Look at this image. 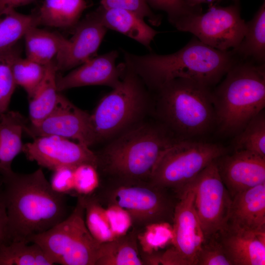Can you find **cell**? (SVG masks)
Returning a JSON list of instances; mask_svg holds the SVG:
<instances>
[{"mask_svg": "<svg viewBox=\"0 0 265 265\" xmlns=\"http://www.w3.org/2000/svg\"><path fill=\"white\" fill-rule=\"evenodd\" d=\"M212 89L193 80L177 78L155 90L163 126L180 139L208 132L216 125Z\"/></svg>", "mask_w": 265, "mask_h": 265, "instance_id": "5b68a950", "label": "cell"}, {"mask_svg": "<svg viewBox=\"0 0 265 265\" xmlns=\"http://www.w3.org/2000/svg\"><path fill=\"white\" fill-rule=\"evenodd\" d=\"M24 38L26 57L45 65L54 61L69 43L60 33L38 26L30 28Z\"/></svg>", "mask_w": 265, "mask_h": 265, "instance_id": "603a6c76", "label": "cell"}, {"mask_svg": "<svg viewBox=\"0 0 265 265\" xmlns=\"http://www.w3.org/2000/svg\"><path fill=\"white\" fill-rule=\"evenodd\" d=\"M149 6L165 12L169 22L174 26L178 23L191 14L202 12L201 6L191 7L185 0H146Z\"/></svg>", "mask_w": 265, "mask_h": 265, "instance_id": "e575fe53", "label": "cell"}, {"mask_svg": "<svg viewBox=\"0 0 265 265\" xmlns=\"http://www.w3.org/2000/svg\"><path fill=\"white\" fill-rule=\"evenodd\" d=\"M125 65L119 84L101 100L90 114L96 143L117 136L137 124L148 101L147 86Z\"/></svg>", "mask_w": 265, "mask_h": 265, "instance_id": "52a82bcc", "label": "cell"}, {"mask_svg": "<svg viewBox=\"0 0 265 265\" xmlns=\"http://www.w3.org/2000/svg\"><path fill=\"white\" fill-rule=\"evenodd\" d=\"M216 162L232 199L239 192L265 183V158L238 150L221 156Z\"/></svg>", "mask_w": 265, "mask_h": 265, "instance_id": "9a60e30c", "label": "cell"}, {"mask_svg": "<svg viewBox=\"0 0 265 265\" xmlns=\"http://www.w3.org/2000/svg\"><path fill=\"white\" fill-rule=\"evenodd\" d=\"M74 168L70 166H61L53 170L50 184L53 191L61 195L73 196Z\"/></svg>", "mask_w": 265, "mask_h": 265, "instance_id": "ab89813d", "label": "cell"}, {"mask_svg": "<svg viewBox=\"0 0 265 265\" xmlns=\"http://www.w3.org/2000/svg\"><path fill=\"white\" fill-rule=\"evenodd\" d=\"M6 208L1 189L0 180V247L12 242Z\"/></svg>", "mask_w": 265, "mask_h": 265, "instance_id": "60d3db41", "label": "cell"}, {"mask_svg": "<svg viewBox=\"0 0 265 265\" xmlns=\"http://www.w3.org/2000/svg\"><path fill=\"white\" fill-rule=\"evenodd\" d=\"M84 207L77 197L69 215L47 231L32 237L54 264L95 265L100 243L91 235L85 222Z\"/></svg>", "mask_w": 265, "mask_h": 265, "instance_id": "ba28073f", "label": "cell"}, {"mask_svg": "<svg viewBox=\"0 0 265 265\" xmlns=\"http://www.w3.org/2000/svg\"><path fill=\"white\" fill-rule=\"evenodd\" d=\"M227 153V149L219 144L178 139L163 153L149 182L178 197L203 169Z\"/></svg>", "mask_w": 265, "mask_h": 265, "instance_id": "9c48e42d", "label": "cell"}, {"mask_svg": "<svg viewBox=\"0 0 265 265\" xmlns=\"http://www.w3.org/2000/svg\"><path fill=\"white\" fill-rule=\"evenodd\" d=\"M234 151H246L265 158V114L264 110L253 117L237 134Z\"/></svg>", "mask_w": 265, "mask_h": 265, "instance_id": "f546056e", "label": "cell"}, {"mask_svg": "<svg viewBox=\"0 0 265 265\" xmlns=\"http://www.w3.org/2000/svg\"><path fill=\"white\" fill-rule=\"evenodd\" d=\"M214 235L232 265H265V230H247L227 223Z\"/></svg>", "mask_w": 265, "mask_h": 265, "instance_id": "ac0fdd59", "label": "cell"}, {"mask_svg": "<svg viewBox=\"0 0 265 265\" xmlns=\"http://www.w3.org/2000/svg\"><path fill=\"white\" fill-rule=\"evenodd\" d=\"M67 47L54 62L58 71L79 66L94 57L107 31L95 10L80 21Z\"/></svg>", "mask_w": 265, "mask_h": 265, "instance_id": "2e32d148", "label": "cell"}, {"mask_svg": "<svg viewBox=\"0 0 265 265\" xmlns=\"http://www.w3.org/2000/svg\"><path fill=\"white\" fill-rule=\"evenodd\" d=\"M0 180L12 241L30 243L70 214L66 195L53 190L41 168L28 174L0 171Z\"/></svg>", "mask_w": 265, "mask_h": 265, "instance_id": "6da1fadb", "label": "cell"}, {"mask_svg": "<svg viewBox=\"0 0 265 265\" xmlns=\"http://www.w3.org/2000/svg\"><path fill=\"white\" fill-rule=\"evenodd\" d=\"M39 25L35 13L24 14L10 9L0 14V52L14 47L30 28Z\"/></svg>", "mask_w": 265, "mask_h": 265, "instance_id": "4316f807", "label": "cell"}, {"mask_svg": "<svg viewBox=\"0 0 265 265\" xmlns=\"http://www.w3.org/2000/svg\"><path fill=\"white\" fill-rule=\"evenodd\" d=\"M212 89L220 132H239L265 106V64L238 60Z\"/></svg>", "mask_w": 265, "mask_h": 265, "instance_id": "277c9868", "label": "cell"}, {"mask_svg": "<svg viewBox=\"0 0 265 265\" xmlns=\"http://www.w3.org/2000/svg\"><path fill=\"white\" fill-rule=\"evenodd\" d=\"M118 52L111 51L93 57L67 75L56 78L59 92L84 86L106 85L112 88L117 86L124 74V62L116 64Z\"/></svg>", "mask_w": 265, "mask_h": 265, "instance_id": "e0dca14e", "label": "cell"}, {"mask_svg": "<svg viewBox=\"0 0 265 265\" xmlns=\"http://www.w3.org/2000/svg\"><path fill=\"white\" fill-rule=\"evenodd\" d=\"M144 265H189L175 247L140 256Z\"/></svg>", "mask_w": 265, "mask_h": 265, "instance_id": "f35d334b", "label": "cell"}, {"mask_svg": "<svg viewBox=\"0 0 265 265\" xmlns=\"http://www.w3.org/2000/svg\"><path fill=\"white\" fill-rule=\"evenodd\" d=\"M47 70L43 65L27 57L18 56L12 65V72L16 85L22 87L30 99L42 83Z\"/></svg>", "mask_w": 265, "mask_h": 265, "instance_id": "4dcf8cb0", "label": "cell"}, {"mask_svg": "<svg viewBox=\"0 0 265 265\" xmlns=\"http://www.w3.org/2000/svg\"><path fill=\"white\" fill-rule=\"evenodd\" d=\"M100 177L96 166L82 163L74 170V196L93 194L99 186Z\"/></svg>", "mask_w": 265, "mask_h": 265, "instance_id": "836d02e7", "label": "cell"}, {"mask_svg": "<svg viewBox=\"0 0 265 265\" xmlns=\"http://www.w3.org/2000/svg\"><path fill=\"white\" fill-rule=\"evenodd\" d=\"M35 0H0V14L15 8L27 5Z\"/></svg>", "mask_w": 265, "mask_h": 265, "instance_id": "b9f144b4", "label": "cell"}, {"mask_svg": "<svg viewBox=\"0 0 265 265\" xmlns=\"http://www.w3.org/2000/svg\"><path fill=\"white\" fill-rule=\"evenodd\" d=\"M25 132L34 138L53 135L75 139L88 147L96 143L90 114L61 94L53 111L38 124L27 125Z\"/></svg>", "mask_w": 265, "mask_h": 265, "instance_id": "7c38bea8", "label": "cell"}, {"mask_svg": "<svg viewBox=\"0 0 265 265\" xmlns=\"http://www.w3.org/2000/svg\"><path fill=\"white\" fill-rule=\"evenodd\" d=\"M96 10L107 29L123 34L147 48L159 33L147 24L144 19L132 11L106 8L101 5Z\"/></svg>", "mask_w": 265, "mask_h": 265, "instance_id": "ffe728a7", "label": "cell"}, {"mask_svg": "<svg viewBox=\"0 0 265 265\" xmlns=\"http://www.w3.org/2000/svg\"><path fill=\"white\" fill-rule=\"evenodd\" d=\"M245 34L232 53L239 60L265 64V2L250 21L246 22Z\"/></svg>", "mask_w": 265, "mask_h": 265, "instance_id": "d4e9b609", "label": "cell"}, {"mask_svg": "<svg viewBox=\"0 0 265 265\" xmlns=\"http://www.w3.org/2000/svg\"><path fill=\"white\" fill-rule=\"evenodd\" d=\"M57 72L54 61L48 64L42 83L29 99V117L31 125L38 124L48 116L58 103L60 93L56 85Z\"/></svg>", "mask_w": 265, "mask_h": 265, "instance_id": "484cf974", "label": "cell"}, {"mask_svg": "<svg viewBox=\"0 0 265 265\" xmlns=\"http://www.w3.org/2000/svg\"><path fill=\"white\" fill-rule=\"evenodd\" d=\"M52 260L34 242L12 241L0 247V265H53Z\"/></svg>", "mask_w": 265, "mask_h": 265, "instance_id": "83f0119b", "label": "cell"}, {"mask_svg": "<svg viewBox=\"0 0 265 265\" xmlns=\"http://www.w3.org/2000/svg\"><path fill=\"white\" fill-rule=\"evenodd\" d=\"M77 197L83 202L85 224L92 237L100 243L114 239L104 206L92 195Z\"/></svg>", "mask_w": 265, "mask_h": 265, "instance_id": "f1b7e54d", "label": "cell"}, {"mask_svg": "<svg viewBox=\"0 0 265 265\" xmlns=\"http://www.w3.org/2000/svg\"><path fill=\"white\" fill-rule=\"evenodd\" d=\"M22 152L27 158L41 167L54 170L61 166L75 167L82 163L97 168L95 153L89 147L57 135H44L23 145Z\"/></svg>", "mask_w": 265, "mask_h": 265, "instance_id": "4fadbf2b", "label": "cell"}, {"mask_svg": "<svg viewBox=\"0 0 265 265\" xmlns=\"http://www.w3.org/2000/svg\"><path fill=\"white\" fill-rule=\"evenodd\" d=\"M172 245L189 265H196L205 237L195 206L191 183L178 196L173 222Z\"/></svg>", "mask_w": 265, "mask_h": 265, "instance_id": "5bb4252c", "label": "cell"}, {"mask_svg": "<svg viewBox=\"0 0 265 265\" xmlns=\"http://www.w3.org/2000/svg\"><path fill=\"white\" fill-rule=\"evenodd\" d=\"M174 27L193 34L210 47L226 51L239 44L246 25L241 17L238 3H235L226 7L210 5L206 12L188 16Z\"/></svg>", "mask_w": 265, "mask_h": 265, "instance_id": "30bf717a", "label": "cell"}, {"mask_svg": "<svg viewBox=\"0 0 265 265\" xmlns=\"http://www.w3.org/2000/svg\"><path fill=\"white\" fill-rule=\"evenodd\" d=\"M220 0H185L187 4L191 7L200 6L201 4L203 3H212L215 1Z\"/></svg>", "mask_w": 265, "mask_h": 265, "instance_id": "7bdbcfd3", "label": "cell"}, {"mask_svg": "<svg viewBox=\"0 0 265 265\" xmlns=\"http://www.w3.org/2000/svg\"><path fill=\"white\" fill-rule=\"evenodd\" d=\"M173 236L172 225L169 223H155L145 226L137 234L140 256L162 250L172 244Z\"/></svg>", "mask_w": 265, "mask_h": 265, "instance_id": "1f68e13d", "label": "cell"}, {"mask_svg": "<svg viewBox=\"0 0 265 265\" xmlns=\"http://www.w3.org/2000/svg\"><path fill=\"white\" fill-rule=\"evenodd\" d=\"M139 230L132 227L126 234L100 243L95 265H144L138 245Z\"/></svg>", "mask_w": 265, "mask_h": 265, "instance_id": "7402d4cb", "label": "cell"}, {"mask_svg": "<svg viewBox=\"0 0 265 265\" xmlns=\"http://www.w3.org/2000/svg\"><path fill=\"white\" fill-rule=\"evenodd\" d=\"M178 139L163 126L136 124L95 153L101 181L149 182L164 151Z\"/></svg>", "mask_w": 265, "mask_h": 265, "instance_id": "3957f363", "label": "cell"}, {"mask_svg": "<svg viewBox=\"0 0 265 265\" xmlns=\"http://www.w3.org/2000/svg\"><path fill=\"white\" fill-rule=\"evenodd\" d=\"M17 45L0 52V115L8 110L11 97L17 86L13 75L12 65L20 56Z\"/></svg>", "mask_w": 265, "mask_h": 265, "instance_id": "d6a6232c", "label": "cell"}, {"mask_svg": "<svg viewBox=\"0 0 265 265\" xmlns=\"http://www.w3.org/2000/svg\"><path fill=\"white\" fill-rule=\"evenodd\" d=\"M87 6L85 0H44L34 13L39 25L74 28Z\"/></svg>", "mask_w": 265, "mask_h": 265, "instance_id": "cb8c5ba5", "label": "cell"}, {"mask_svg": "<svg viewBox=\"0 0 265 265\" xmlns=\"http://www.w3.org/2000/svg\"><path fill=\"white\" fill-rule=\"evenodd\" d=\"M18 112L6 111L0 115V171L12 170V163L22 151V133L26 126Z\"/></svg>", "mask_w": 265, "mask_h": 265, "instance_id": "44dd1931", "label": "cell"}, {"mask_svg": "<svg viewBox=\"0 0 265 265\" xmlns=\"http://www.w3.org/2000/svg\"><path fill=\"white\" fill-rule=\"evenodd\" d=\"M103 206L116 205L130 214L132 227L160 222L172 224L178 196L149 182L118 184L100 181L92 194Z\"/></svg>", "mask_w": 265, "mask_h": 265, "instance_id": "8992f818", "label": "cell"}, {"mask_svg": "<svg viewBox=\"0 0 265 265\" xmlns=\"http://www.w3.org/2000/svg\"><path fill=\"white\" fill-rule=\"evenodd\" d=\"M195 191V206L205 239L227 225L232 198L218 172L216 160L191 182Z\"/></svg>", "mask_w": 265, "mask_h": 265, "instance_id": "8fae6325", "label": "cell"}, {"mask_svg": "<svg viewBox=\"0 0 265 265\" xmlns=\"http://www.w3.org/2000/svg\"><path fill=\"white\" fill-rule=\"evenodd\" d=\"M196 265H232L221 244L213 235L205 239L198 256Z\"/></svg>", "mask_w": 265, "mask_h": 265, "instance_id": "8d00e7d4", "label": "cell"}, {"mask_svg": "<svg viewBox=\"0 0 265 265\" xmlns=\"http://www.w3.org/2000/svg\"><path fill=\"white\" fill-rule=\"evenodd\" d=\"M123 54L124 63L153 90L177 78L189 79L212 88L238 59L231 50H217L195 36L171 54L137 55L124 51Z\"/></svg>", "mask_w": 265, "mask_h": 265, "instance_id": "7a4b0ae2", "label": "cell"}, {"mask_svg": "<svg viewBox=\"0 0 265 265\" xmlns=\"http://www.w3.org/2000/svg\"><path fill=\"white\" fill-rule=\"evenodd\" d=\"M101 5L106 8L122 9L132 11L143 19L146 18L153 26L161 22L160 15L155 14L146 0H101Z\"/></svg>", "mask_w": 265, "mask_h": 265, "instance_id": "d590c367", "label": "cell"}, {"mask_svg": "<svg viewBox=\"0 0 265 265\" xmlns=\"http://www.w3.org/2000/svg\"><path fill=\"white\" fill-rule=\"evenodd\" d=\"M227 223L247 230H265V183L232 198Z\"/></svg>", "mask_w": 265, "mask_h": 265, "instance_id": "d6986e66", "label": "cell"}, {"mask_svg": "<svg viewBox=\"0 0 265 265\" xmlns=\"http://www.w3.org/2000/svg\"><path fill=\"white\" fill-rule=\"evenodd\" d=\"M104 207L115 238L126 234L132 227V221L129 213L116 205H108Z\"/></svg>", "mask_w": 265, "mask_h": 265, "instance_id": "74e56055", "label": "cell"}]
</instances>
